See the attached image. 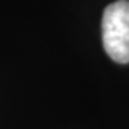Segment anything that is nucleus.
<instances>
[{
	"label": "nucleus",
	"mask_w": 129,
	"mask_h": 129,
	"mask_svg": "<svg viewBox=\"0 0 129 129\" xmlns=\"http://www.w3.org/2000/svg\"><path fill=\"white\" fill-rule=\"evenodd\" d=\"M102 40L108 56L116 63H129V2L109 5L102 17Z\"/></svg>",
	"instance_id": "f257e3e1"
}]
</instances>
